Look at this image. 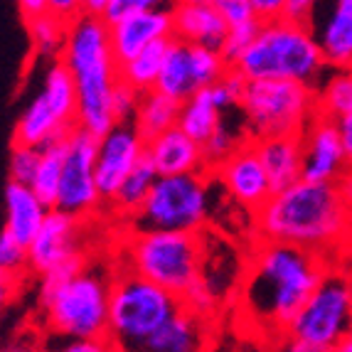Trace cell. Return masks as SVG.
<instances>
[{
    "instance_id": "1",
    "label": "cell",
    "mask_w": 352,
    "mask_h": 352,
    "mask_svg": "<svg viewBox=\"0 0 352 352\" xmlns=\"http://www.w3.org/2000/svg\"><path fill=\"white\" fill-rule=\"evenodd\" d=\"M333 261L294 244L254 239L236 286L234 311L269 342L283 338Z\"/></svg>"
},
{
    "instance_id": "2",
    "label": "cell",
    "mask_w": 352,
    "mask_h": 352,
    "mask_svg": "<svg viewBox=\"0 0 352 352\" xmlns=\"http://www.w3.org/2000/svg\"><path fill=\"white\" fill-rule=\"evenodd\" d=\"M352 207L338 182H298L274 192L254 214V239L283 241L320 256H345Z\"/></svg>"
},
{
    "instance_id": "3",
    "label": "cell",
    "mask_w": 352,
    "mask_h": 352,
    "mask_svg": "<svg viewBox=\"0 0 352 352\" xmlns=\"http://www.w3.org/2000/svg\"><path fill=\"white\" fill-rule=\"evenodd\" d=\"M59 62L69 69L76 87L79 129L101 135L116 124L111 111L118 76V59L113 54L109 23L101 15H79L67 25L65 47Z\"/></svg>"
},
{
    "instance_id": "4",
    "label": "cell",
    "mask_w": 352,
    "mask_h": 352,
    "mask_svg": "<svg viewBox=\"0 0 352 352\" xmlns=\"http://www.w3.org/2000/svg\"><path fill=\"white\" fill-rule=\"evenodd\" d=\"M113 269H101L91 258L40 276L37 305L45 335L96 338L109 330Z\"/></svg>"
},
{
    "instance_id": "5",
    "label": "cell",
    "mask_w": 352,
    "mask_h": 352,
    "mask_svg": "<svg viewBox=\"0 0 352 352\" xmlns=\"http://www.w3.org/2000/svg\"><path fill=\"white\" fill-rule=\"evenodd\" d=\"M234 69L247 82L288 79L316 87L328 69V62L313 25L276 18L261 20L256 37L247 52L234 62Z\"/></svg>"
},
{
    "instance_id": "6",
    "label": "cell",
    "mask_w": 352,
    "mask_h": 352,
    "mask_svg": "<svg viewBox=\"0 0 352 352\" xmlns=\"http://www.w3.org/2000/svg\"><path fill=\"white\" fill-rule=\"evenodd\" d=\"M205 232L129 227L116 256L118 269L133 271L148 281L185 296L202 276Z\"/></svg>"
},
{
    "instance_id": "7",
    "label": "cell",
    "mask_w": 352,
    "mask_h": 352,
    "mask_svg": "<svg viewBox=\"0 0 352 352\" xmlns=\"http://www.w3.org/2000/svg\"><path fill=\"white\" fill-rule=\"evenodd\" d=\"M180 308L182 298L173 291L138 276L133 271L113 266L106 335L116 342L118 352H124L148 338L153 330H158Z\"/></svg>"
},
{
    "instance_id": "8",
    "label": "cell",
    "mask_w": 352,
    "mask_h": 352,
    "mask_svg": "<svg viewBox=\"0 0 352 352\" xmlns=\"http://www.w3.org/2000/svg\"><path fill=\"white\" fill-rule=\"evenodd\" d=\"M239 111L249 138L300 135L318 113L316 87L288 79L249 82Z\"/></svg>"
},
{
    "instance_id": "9",
    "label": "cell",
    "mask_w": 352,
    "mask_h": 352,
    "mask_svg": "<svg viewBox=\"0 0 352 352\" xmlns=\"http://www.w3.org/2000/svg\"><path fill=\"white\" fill-rule=\"evenodd\" d=\"M212 222V175H158L146 205L129 227L207 232Z\"/></svg>"
},
{
    "instance_id": "10",
    "label": "cell",
    "mask_w": 352,
    "mask_h": 352,
    "mask_svg": "<svg viewBox=\"0 0 352 352\" xmlns=\"http://www.w3.org/2000/svg\"><path fill=\"white\" fill-rule=\"evenodd\" d=\"M352 330L350 286L342 258H335L308 300L296 313L286 335L316 350H333Z\"/></svg>"
},
{
    "instance_id": "11",
    "label": "cell",
    "mask_w": 352,
    "mask_h": 352,
    "mask_svg": "<svg viewBox=\"0 0 352 352\" xmlns=\"http://www.w3.org/2000/svg\"><path fill=\"white\" fill-rule=\"evenodd\" d=\"M74 129H79L74 79L69 69L59 59H54V62H47L40 91L20 113L12 143H30V146L42 148L67 138Z\"/></svg>"
},
{
    "instance_id": "12",
    "label": "cell",
    "mask_w": 352,
    "mask_h": 352,
    "mask_svg": "<svg viewBox=\"0 0 352 352\" xmlns=\"http://www.w3.org/2000/svg\"><path fill=\"white\" fill-rule=\"evenodd\" d=\"M96 146L99 138L82 129H74L67 135V158L59 192L54 207L62 212H69L79 219H91L106 210L104 197L96 185Z\"/></svg>"
},
{
    "instance_id": "13",
    "label": "cell",
    "mask_w": 352,
    "mask_h": 352,
    "mask_svg": "<svg viewBox=\"0 0 352 352\" xmlns=\"http://www.w3.org/2000/svg\"><path fill=\"white\" fill-rule=\"evenodd\" d=\"M87 227L89 219L52 207L37 236L28 244L30 274L45 276L50 271L89 261L91 254L87 249Z\"/></svg>"
},
{
    "instance_id": "14",
    "label": "cell",
    "mask_w": 352,
    "mask_h": 352,
    "mask_svg": "<svg viewBox=\"0 0 352 352\" xmlns=\"http://www.w3.org/2000/svg\"><path fill=\"white\" fill-rule=\"evenodd\" d=\"M210 175L224 190L229 200L249 212L252 217L274 197V188L264 170V163L258 158L254 138H247L232 155L214 165Z\"/></svg>"
},
{
    "instance_id": "15",
    "label": "cell",
    "mask_w": 352,
    "mask_h": 352,
    "mask_svg": "<svg viewBox=\"0 0 352 352\" xmlns=\"http://www.w3.org/2000/svg\"><path fill=\"white\" fill-rule=\"evenodd\" d=\"M143 160H146V138L138 133V129L131 121L113 124L101 135L96 146L94 173L104 205L113 200V195L124 185V180Z\"/></svg>"
},
{
    "instance_id": "16",
    "label": "cell",
    "mask_w": 352,
    "mask_h": 352,
    "mask_svg": "<svg viewBox=\"0 0 352 352\" xmlns=\"http://www.w3.org/2000/svg\"><path fill=\"white\" fill-rule=\"evenodd\" d=\"M303 146V177L313 182H340L350 170L338 121L316 113L300 133Z\"/></svg>"
},
{
    "instance_id": "17",
    "label": "cell",
    "mask_w": 352,
    "mask_h": 352,
    "mask_svg": "<svg viewBox=\"0 0 352 352\" xmlns=\"http://www.w3.org/2000/svg\"><path fill=\"white\" fill-rule=\"evenodd\" d=\"M214 342V318L202 316L182 303V308L153 330L141 342L124 352H210Z\"/></svg>"
},
{
    "instance_id": "18",
    "label": "cell",
    "mask_w": 352,
    "mask_h": 352,
    "mask_svg": "<svg viewBox=\"0 0 352 352\" xmlns=\"http://www.w3.org/2000/svg\"><path fill=\"white\" fill-rule=\"evenodd\" d=\"M146 160L158 175H197L210 173L205 163L202 143L188 135L180 126L163 131L146 141Z\"/></svg>"
},
{
    "instance_id": "19",
    "label": "cell",
    "mask_w": 352,
    "mask_h": 352,
    "mask_svg": "<svg viewBox=\"0 0 352 352\" xmlns=\"http://www.w3.org/2000/svg\"><path fill=\"white\" fill-rule=\"evenodd\" d=\"M113 54L118 62L133 57L148 45L173 37V10L129 12L124 18L109 23Z\"/></svg>"
},
{
    "instance_id": "20",
    "label": "cell",
    "mask_w": 352,
    "mask_h": 352,
    "mask_svg": "<svg viewBox=\"0 0 352 352\" xmlns=\"http://www.w3.org/2000/svg\"><path fill=\"white\" fill-rule=\"evenodd\" d=\"M227 30V20L210 3H175L173 6V37L175 40L222 50Z\"/></svg>"
},
{
    "instance_id": "21",
    "label": "cell",
    "mask_w": 352,
    "mask_h": 352,
    "mask_svg": "<svg viewBox=\"0 0 352 352\" xmlns=\"http://www.w3.org/2000/svg\"><path fill=\"white\" fill-rule=\"evenodd\" d=\"M256 153L274 192L294 185L303 177V146L300 135H269V138H254Z\"/></svg>"
},
{
    "instance_id": "22",
    "label": "cell",
    "mask_w": 352,
    "mask_h": 352,
    "mask_svg": "<svg viewBox=\"0 0 352 352\" xmlns=\"http://www.w3.org/2000/svg\"><path fill=\"white\" fill-rule=\"evenodd\" d=\"M52 207L30 185L8 182L6 188V232L23 244H30L42 229Z\"/></svg>"
},
{
    "instance_id": "23",
    "label": "cell",
    "mask_w": 352,
    "mask_h": 352,
    "mask_svg": "<svg viewBox=\"0 0 352 352\" xmlns=\"http://www.w3.org/2000/svg\"><path fill=\"white\" fill-rule=\"evenodd\" d=\"M316 35L328 67H352V0H333Z\"/></svg>"
},
{
    "instance_id": "24",
    "label": "cell",
    "mask_w": 352,
    "mask_h": 352,
    "mask_svg": "<svg viewBox=\"0 0 352 352\" xmlns=\"http://www.w3.org/2000/svg\"><path fill=\"white\" fill-rule=\"evenodd\" d=\"M229 116V109L224 101L219 99L214 84L212 87L200 89L197 94H192L188 101L180 104V118L177 126L188 135H192L197 143H205L214 131L219 129L224 118Z\"/></svg>"
},
{
    "instance_id": "25",
    "label": "cell",
    "mask_w": 352,
    "mask_h": 352,
    "mask_svg": "<svg viewBox=\"0 0 352 352\" xmlns=\"http://www.w3.org/2000/svg\"><path fill=\"white\" fill-rule=\"evenodd\" d=\"M155 89L163 91L165 96L180 101V104L200 91V84H197V74H195V65H192V52H190L188 42L175 40V37L170 40Z\"/></svg>"
},
{
    "instance_id": "26",
    "label": "cell",
    "mask_w": 352,
    "mask_h": 352,
    "mask_svg": "<svg viewBox=\"0 0 352 352\" xmlns=\"http://www.w3.org/2000/svg\"><path fill=\"white\" fill-rule=\"evenodd\" d=\"M316 104L320 116L333 121L352 116V67H328L316 84Z\"/></svg>"
},
{
    "instance_id": "27",
    "label": "cell",
    "mask_w": 352,
    "mask_h": 352,
    "mask_svg": "<svg viewBox=\"0 0 352 352\" xmlns=\"http://www.w3.org/2000/svg\"><path fill=\"white\" fill-rule=\"evenodd\" d=\"M177 118H180V101L165 96L158 89H151V91H143L138 99V109L131 124L148 141L153 135L177 126Z\"/></svg>"
},
{
    "instance_id": "28",
    "label": "cell",
    "mask_w": 352,
    "mask_h": 352,
    "mask_svg": "<svg viewBox=\"0 0 352 352\" xmlns=\"http://www.w3.org/2000/svg\"><path fill=\"white\" fill-rule=\"evenodd\" d=\"M158 180V173L153 168L148 160L135 165V170L131 173L129 177L124 180V185L118 188V192L113 195V200L106 205V210L111 212L113 217L124 219L126 224L138 214L143 205H146L148 195H151L153 185Z\"/></svg>"
},
{
    "instance_id": "29",
    "label": "cell",
    "mask_w": 352,
    "mask_h": 352,
    "mask_svg": "<svg viewBox=\"0 0 352 352\" xmlns=\"http://www.w3.org/2000/svg\"><path fill=\"white\" fill-rule=\"evenodd\" d=\"M170 40H173V37H170ZM170 40L153 42V45H148L146 50L135 52L133 57L124 59V62H118V76H121V82L129 84V87H133L138 94L155 89Z\"/></svg>"
},
{
    "instance_id": "30",
    "label": "cell",
    "mask_w": 352,
    "mask_h": 352,
    "mask_svg": "<svg viewBox=\"0 0 352 352\" xmlns=\"http://www.w3.org/2000/svg\"><path fill=\"white\" fill-rule=\"evenodd\" d=\"M28 35H30V47L32 54L42 62H54L62 54L67 37V25L65 20H59L52 12L37 15V18L28 20Z\"/></svg>"
},
{
    "instance_id": "31",
    "label": "cell",
    "mask_w": 352,
    "mask_h": 352,
    "mask_svg": "<svg viewBox=\"0 0 352 352\" xmlns=\"http://www.w3.org/2000/svg\"><path fill=\"white\" fill-rule=\"evenodd\" d=\"M65 158H67V138L42 146L40 165H37L35 177L30 182V188L35 190L50 207H54V202H57L59 180H62V170H65Z\"/></svg>"
},
{
    "instance_id": "32",
    "label": "cell",
    "mask_w": 352,
    "mask_h": 352,
    "mask_svg": "<svg viewBox=\"0 0 352 352\" xmlns=\"http://www.w3.org/2000/svg\"><path fill=\"white\" fill-rule=\"evenodd\" d=\"M247 138H249V133H247V129H244V121H241L239 126H234L229 118H224L222 124H219V129L202 143L207 170H212V168L222 163L227 155H232Z\"/></svg>"
},
{
    "instance_id": "33",
    "label": "cell",
    "mask_w": 352,
    "mask_h": 352,
    "mask_svg": "<svg viewBox=\"0 0 352 352\" xmlns=\"http://www.w3.org/2000/svg\"><path fill=\"white\" fill-rule=\"evenodd\" d=\"M45 352H118V347L109 335H96V338L45 335Z\"/></svg>"
},
{
    "instance_id": "34",
    "label": "cell",
    "mask_w": 352,
    "mask_h": 352,
    "mask_svg": "<svg viewBox=\"0 0 352 352\" xmlns=\"http://www.w3.org/2000/svg\"><path fill=\"white\" fill-rule=\"evenodd\" d=\"M40 146H30V143H12L10 148V160H8V168H10V180L12 182H23L30 185L32 177L37 173V165H40Z\"/></svg>"
},
{
    "instance_id": "35",
    "label": "cell",
    "mask_w": 352,
    "mask_h": 352,
    "mask_svg": "<svg viewBox=\"0 0 352 352\" xmlns=\"http://www.w3.org/2000/svg\"><path fill=\"white\" fill-rule=\"evenodd\" d=\"M0 271L20 278L25 274H30L28 244H23V241H18L12 234H8L6 229L0 232Z\"/></svg>"
},
{
    "instance_id": "36",
    "label": "cell",
    "mask_w": 352,
    "mask_h": 352,
    "mask_svg": "<svg viewBox=\"0 0 352 352\" xmlns=\"http://www.w3.org/2000/svg\"><path fill=\"white\" fill-rule=\"evenodd\" d=\"M258 25L261 20H249V23H239V25H232L227 30V37H224V45H222V54L227 57V62L234 67V62L241 57V54L247 52L249 45L254 42L258 32Z\"/></svg>"
},
{
    "instance_id": "37",
    "label": "cell",
    "mask_w": 352,
    "mask_h": 352,
    "mask_svg": "<svg viewBox=\"0 0 352 352\" xmlns=\"http://www.w3.org/2000/svg\"><path fill=\"white\" fill-rule=\"evenodd\" d=\"M177 0H111L104 12L106 23L124 18L129 12H146V10H173Z\"/></svg>"
},
{
    "instance_id": "38",
    "label": "cell",
    "mask_w": 352,
    "mask_h": 352,
    "mask_svg": "<svg viewBox=\"0 0 352 352\" xmlns=\"http://www.w3.org/2000/svg\"><path fill=\"white\" fill-rule=\"evenodd\" d=\"M138 99H141V94H138L133 87L118 82L116 91H113V101H111V111H113V118H116V124L133 121L135 109H138Z\"/></svg>"
},
{
    "instance_id": "39",
    "label": "cell",
    "mask_w": 352,
    "mask_h": 352,
    "mask_svg": "<svg viewBox=\"0 0 352 352\" xmlns=\"http://www.w3.org/2000/svg\"><path fill=\"white\" fill-rule=\"evenodd\" d=\"M210 6L227 20L229 28L239 23H249V20H256V12H254L249 0H210Z\"/></svg>"
},
{
    "instance_id": "40",
    "label": "cell",
    "mask_w": 352,
    "mask_h": 352,
    "mask_svg": "<svg viewBox=\"0 0 352 352\" xmlns=\"http://www.w3.org/2000/svg\"><path fill=\"white\" fill-rule=\"evenodd\" d=\"M0 352H45V333L32 328L28 333L15 335L6 345H0Z\"/></svg>"
},
{
    "instance_id": "41",
    "label": "cell",
    "mask_w": 352,
    "mask_h": 352,
    "mask_svg": "<svg viewBox=\"0 0 352 352\" xmlns=\"http://www.w3.org/2000/svg\"><path fill=\"white\" fill-rule=\"evenodd\" d=\"M318 3H320V0H286L283 18L294 20V23H300V25H313Z\"/></svg>"
},
{
    "instance_id": "42",
    "label": "cell",
    "mask_w": 352,
    "mask_h": 352,
    "mask_svg": "<svg viewBox=\"0 0 352 352\" xmlns=\"http://www.w3.org/2000/svg\"><path fill=\"white\" fill-rule=\"evenodd\" d=\"M47 12L57 15L65 23H72L84 15V0H47Z\"/></svg>"
},
{
    "instance_id": "43",
    "label": "cell",
    "mask_w": 352,
    "mask_h": 352,
    "mask_svg": "<svg viewBox=\"0 0 352 352\" xmlns=\"http://www.w3.org/2000/svg\"><path fill=\"white\" fill-rule=\"evenodd\" d=\"M20 296V276H12L0 271V313L6 311L8 305L15 303V298Z\"/></svg>"
},
{
    "instance_id": "44",
    "label": "cell",
    "mask_w": 352,
    "mask_h": 352,
    "mask_svg": "<svg viewBox=\"0 0 352 352\" xmlns=\"http://www.w3.org/2000/svg\"><path fill=\"white\" fill-rule=\"evenodd\" d=\"M256 12L258 20H276L283 18V8H286V0H249Z\"/></svg>"
},
{
    "instance_id": "45",
    "label": "cell",
    "mask_w": 352,
    "mask_h": 352,
    "mask_svg": "<svg viewBox=\"0 0 352 352\" xmlns=\"http://www.w3.org/2000/svg\"><path fill=\"white\" fill-rule=\"evenodd\" d=\"M269 352H333V350H316V347H305L300 342L291 340L288 335L276 338L274 342H269Z\"/></svg>"
},
{
    "instance_id": "46",
    "label": "cell",
    "mask_w": 352,
    "mask_h": 352,
    "mask_svg": "<svg viewBox=\"0 0 352 352\" xmlns=\"http://www.w3.org/2000/svg\"><path fill=\"white\" fill-rule=\"evenodd\" d=\"M18 6H20V15H23L25 23L47 12V0H18Z\"/></svg>"
},
{
    "instance_id": "47",
    "label": "cell",
    "mask_w": 352,
    "mask_h": 352,
    "mask_svg": "<svg viewBox=\"0 0 352 352\" xmlns=\"http://www.w3.org/2000/svg\"><path fill=\"white\" fill-rule=\"evenodd\" d=\"M338 126H340L342 146H345V153H347V163H350V168H352V116L338 121Z\"/></svg>"
},
{
    "instance_id": "48",
    "label": "cell",
    "mask_w": 352,
    "mask_h": 352,
    "mask_svg": "<svg viewBox=\"0 0 352 352\" xmlns=\"http://www.w3.org/2000/svg\"><path fill=\"white\" fill-rule=\"evenodd\" d=\"M109 3H111V0H84V12H89V15H101V18H104Z\"/></svg>"
},
{
    "instance_id": "49",
    "label": "cell",
    "mask_w": 352,
    "mask_h": 352,
    "mask_svg": "<svg viewBox=\"0 0 352 352\" xmlns=\"http://www.w3.org/2000/svg\"><path fill=\"white\" fill-rule=\"evenodd\" d=\"M338 185H340V190H342V195H345V200H347V205L352 207V168L350 170L345 173V177H342L340 182H338Z\"/></svg>"
},
{
    "instance_id": "50",
    "label": "cell",
    "mask_w": 352,
    "mask_h": 352,
    "mask_svg": "<svg viewBox=\"0 0 352 352\" xmlns=\"http://www.w3.org/2000/svg\"><path fill=\"white\" fill-rule=\"evenodd\" d=\"M333 352H352V330L345 335V338H342L340 342H338V345L333 347Z\"/></svg>"
},
{
    "instance_id": "51",
    "label": "cell",
    "mask_w": 352,
    "mask_h": 352,
    "mask_svg": "<svg viewBox=\"0 0 352 352\" xmlns=\"http://www.w3.org/2000/svg\"><path fill=\"white\" fill-rule=\"evenodd\" d=\"M342 264H345L347 286H350V303H352V254H347V256H342Z\"/></svg>"
},
{
    "instance_id": "52",
    "label": "cell",
    "mask_w": 352,
    "mask_h": 352,
    "mask_svg": "<svg viewBox=\"0 0 352 352\" xmlns=\"http://www.w3.org/2000/svg\"><path fill=\"white\" fill-rule=\"evenodd\" d=\"M352 254V219H350V232H347V244H345V256Z\"/></svg>"
},
{
    "instance_id": "53",
    "label": "cell",
    "mask_w": 352,
    "mask_h": 352,
    "mask_svg": "<svg viewBox=\"0 0 352 352\" xmlns=\"http://www.w3.org/2000/svg\"><path fill=\"white\" fill-rule=\"evenodd\" d=\"M177 3H210V0H177Z\"/></svg>"
}]
</instances>
